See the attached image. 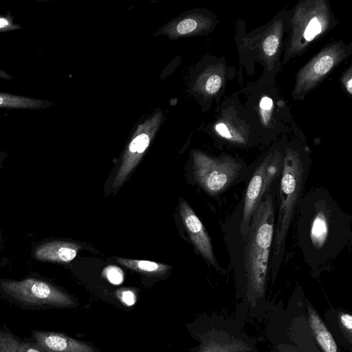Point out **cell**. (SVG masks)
Masks as SVG:
<instances>
[{
    "label": "cell",
    "instance_id": "1",
    "mask_svg": "<svg viewBox=\"0 0 352 352\" xmlns=\"http://www.w3.org/2000/svg\"><path fill=\"white\" fill-rule=\"evenodd\" d=\"M276 200L270 189L255 209L244 239L243 264L252 287L263 289L272 245Z\"/></svg>",
    "mask_w": 352,
    "mask_h": 352
},
{
    "label": "cell",
    "instance_id": "2",
    "mask_svg": "<svg viewBox=\"0 0 352 352\" xmlns=\"http://www.w3.org/2000/svg\"><path fill=\"white\" fill-rule=\"evenodd\" d=\"M307 171L299 154L285 151L282 161L279 205L272 241L270 266L273 273L280 267L285 252L286 239Z\"/></svg>",
    "mask_w": 352,
    "mask_h": 352
},
{
    "label": "cell",
    "instance_id": "3",
    "mask_svg": "<svg viewBox=\"0 0 352 352\" xmlns=\"http://www.w3.org/2000/svg\"><path fill=\"white\" fill-rule=\"evenodd\" d=\"M193 160L195 180L210 195L227 190L242 171V165L228 157L214 158L194 152Z\"/></svg>",
    "mask_w": 352,
    "mask_h": 352
},
{
    "label": "cell",
    "instance_id": "4",
    "mask_svg": "<svg viewBox=\"0 0 352 352\" xmlns=\"http://www.w3.org/2000/svg\"><path fill=\"white\" fill-rule=\"evenodd\" d=\"M1 287L4 292L18 300L30 306L67 307L72 299L53 285L34 278L21 281H6Z\"/></svg>",
    "mask_w": 352,
    "mask_h": 352
},
{
    "label": "cell",
    "instance_id": "5",
    "mask_svg": "<svg viewBox=\"0 0 352 352\" xmlns=\"http://www.w3.org/2000/svg\"><path fill=\"white\" fill-rule=\"evenodd\" d=\"M282 161L281 156L270 155L266 157L254 172L244 197L240 227L243 237L248 232L255 209L273 182L279 176L282 168Z\"/></svg>",
    "mask_w": 352,
    "mask_h": 352
},
{
    "label": "cell",
    "instance_id": "6",
    "mask_svg": "<svg viewBox=\"0 0 352 352\" xmlns=\"http://www.w3.org/2000/svg\"><path fill=\"white\" fill-rule=\"evenodd\" d=\"M340 54L341 51L335 45L316 56L299 73L296 87V94L307 91L324 77L340 59Z\"/></svg>",
    "mask_w": 352,
    "mask_h": 352
},
{
    "label": "cell",
    "instance_id": "7",
    "mask_svg": "<svg viewBox=\"0 0 352 352\" xmlns=\"http://www.w3.org/2000/svg\"><path fill=\"white\" fill-rule=\"evenodd\" d=\"M179 212L189 236L200 254L214 267L218 263L214 256L210 239L200 219L185 201L179 204Z\"/></svg>",
    "mask_w": 352,
    "mask_h": 352
},
{
    "label": "cell",
    "instance_id": "8",
    "mask_svg": "<svg viewBox=\"0 0 352 352\" xmlns=\"http://www.w3.org/2000/svg\"><path fill=\"white\" fill-rule=\"evenodd\" d=\"M153 132L144 131L136 133L123 155L121 164L116 175L113 187L119 188L137 166L152 139Z\"/></svg>",
    "mask_w": 352,
    "mask_h": 352
},
{
    "label": "cell",
    "instance_id": "9",
    "mask_svg": "<svg viewBox=\"0 0 352 352\" xmlns=\"http://www.w3.org/2000/svg\"><path fill=\"white\" fill-rule=\"evenodd\" d=\"M33 337L45 352H94L86 344L63 334L34 331Z\"/></svg>",
    "mask_w": 352,
    "mask_h": 352
},
{
    "label": "cell",
    "instance_id": "10",
    "mask_svg": "<svg viewBox=\"0 0 352 352\" xmlns=\"http://www.w3.org/2000/svg\"><path fill=\"white\" fill-rule=\"evenodd\" d=\"M80 248L81 246L77 243L54 241L38 247L36 250L35 256L42 261L68 263L76 257Z\"/></svg>",
    "mask_w": 352,
    "mask_h": 352
},
{
    "label": "cell",
    "instance_id": "11",
    "mask_svg": "<svg viewBox=\"0 0 352 352\" xmlns=\"http://www.w3.org/2000/svg\"><path fill=\"white\" fill-rule=\"evenodd\" d=\"M327 216L328 213L320 210L317 212L312 219L310 239L313 245L318 250L324 246L330 232V220Z\"/></svg>",
    "mask_w": 352,
    "mask_h": 352
},
{
    "label": "cell",
    "instance_id": "12",
    "mask_svg": "<svg viewBox=\"0 0 352 352\" xmlns=\"http://www.w3.org/2000/svg\"><path fill=\"white\" fill-rule=\"evenodd\" d=\"M117 262L127 268L138 272L151 274L163 275L170 269V266L151 261L117 258Z\"/></svg>",
    "mask_w": 352,
    "mask_h": 352
},
{
    "label": "cell",
    "instance_id": "13",
    "mask_svg": "<svg viewBox=\"0 0 352 352\" xmlns=\"http://www.w3.org/2000/svg\"><path fill=\"white\" fill-rule=\"evenodd\" d=\"M48 106L49 103L45 100L0 93V107L38 109Z\"/></svg>",
    "mask_w": 352,
    "mask_h": 352
},
{
    "label": "cell",
    "instance_id": "14",
    "mask_svg": "<svg viewBox=\"0 0 352 352\" xmlns=\"http://www.w3.org/2000/svg\"><path fill=\"white\" fill-rule=\"evenodd\" d=\"M310 322L318 342L323 350L325 352H337V346L331 334L314 312L310 314Z\"/></svg>",
    "mask_w": 352,
    "mask_h": 352
},
{
    "label": "cell",
    "instance_id": "15",
    "mask_svg": "<svg viewBox=\"0 0 352 352\" xmlns=\"http://www.w3.org/2000/svg\"><path fill=\"white\" fill-rule=\"evenodd\" d=\"M302 28H299L300 36L306 42H310L324 30V16L318 13L310 14Z\"/></svg>",
    "mask_w": 352,
    "mask_h": 352
},
{
    "label": "cell",
    "instance_id": "16",
    "mask_svg": "<svg viewBox=\"0 0 352 352\" xmlns=\"http://www.w3.org/2000/svg\"><path fill=\"white\" fill-rule=\"evenodd\" d=\"M102 275L113 285H120L124 280L123 271L116 265L107 266L102 271Z\"/></svg>",
    "mask_w": 352,
    "mask_h": 352
},
{
    "label": "cell",
    "instance_id": "17",
    "mask_svg": "<svg viewBox=\"0 0 352 352\" xmlns=\"http://www.w3.org/2000/svg\"><path fill=\"white\" fill-rule=\"evenodd\" d=\"M198 27L197 21L192 18H186L180 21L175 27V32L182 35L194 32Z\"/></svg>",
    "mask_w": 352,
    "mask_h": 352
},
{
    "label": "cell",
    "instance_id": "18",
    "mask_svg": "<svg viewBox=\"0 0 352 352\" xmlns=\"http://www.w3.org/2000/svg\"><path fill=\"white\" fill-rule=\"evenodd\" d=\"M279 46V38L276 34L267 36L263 41V49L265 54L269 56L274 55Z\"/></svg>",
    "mask_w": 352,
    "mask_h": 352
},
{
    "label": "cell",
    "instance_id": "19",
    "mask_svg": "<svg viewBox=\"0 0 352 352\" xmlns=\"http://www.w3.org/2000/svg\"><path fill=\"white\" fill-rule=\"evenodd\" d=\"M221 82V78L219 75H211L206 82V91L209 94H216L219 90Z\"/></svg>",
    "mask_w": 352,
    "mask_h": 352
},
{
    "label": "cell",
    "instance_id": "20",
    "mask_svg": "<svg viewBox=\"0 0 352 352\" xmlns=\"http://www.w3.org/2000/svg\"><path fill=\"white\" fill-rule=\"evenodd\" d=\"M21 28L18 24H14L11 16H0V32Z\"/></svg>",
    "mask_w": 352,
    "mask_h": 352
},
{
    "label": "cell",
    "instance_id": "21",
    "mask_svg": "<svg viewBox=\"0 0 352 352\" xmlns=\"http://www.w3.org/2000/svg\"><path fill=\"white\" fill-rule=\"evenodd\" d=\"M215 130L217 133L221 137L229 140L232 139V134L224 123L220 122L217 124L215 125Z\"/></svg>",
    "mask_w": 352,
    "mask_h": 352
},
{
    "label": "cell",
    "instance_id": "22",
    "mask_svg": "<svg viewBox=\"0 0 352 352\" xmlns=\"http://www.w3.org/2000/svg\"><path fill=\"white\" fill-rule=\"evenodd\" d=\"M122 300L127 305H133L135 302V296L131 290H124L121 292Z\"/></svg>",
    "mask_w": 352,
    "mask_h": 352
},
{
    "label": "cell",
    "instance_id": "23",
    "mask_svg": "<svg viewBox=\"0 0 352 352\" xmlns=\"http://www.w3.org/2000/svg\"><path fill=\"white\" fill-rule=\"evenodd\" d=\"M272 100L268 97H264L261 100L260 107L265 111L270 110L272 107Z\"/></svg>",
    "mask_w": 352,
    "mask_h": 352
},
{
    "label": "cell",
    "instance_id": "24",
    "mask_svg": "<svg viewBox=\"0 0 352 352\" xmlns=\"http://www.w3.org/2000/svg\"><path fill=\"white\" fill-rule=\"evenodd\" d=\"M341 322L342 324L349 330L352 329V317L351 315L344 314L341 316Z\"/></svg>",
    "mask_w": 352,
    "mask_h": 352
},
{
    "label": "cell",
    "instance_id": "25",
    "mask_svg": "<svg viewBox=\"0 0 352 352\" xmlns=\"http://www.w3.org/2000/svg\"><path fill=\"white\" fill-rule=\"evenodd\" d=\"M344 82L346 89L348 90L349 94L352 93V80H351V72L349 74V76H346L344 79Z\"/></svg>",
    "mask_w": 352,
    "mask_h": 352
},
{
    "label": "cell",
    "instance_id": "26",
    "mask_svg": "<svg viewBox=\"0 0 352 352\" xmlns=\"http://www.w3.org/2000/svg\"><path fill=\"white\" fill-rule=\"evenodd\" d=\"M22 352H41L38 349L25 344L24 346L22 345Z\"/></svg>",
    "mask_w": 352,
    "mask_h": 352
},
{
    "label": "cell",
    "instance_id": "27",
    "mask_svg": "<svg viewBox=\"0 0 352 352\" xmlns=\"http://www.w3.org/2000/svg\"><path fill=\"white\" fill-rule=\"evenodd\" d=\"M0 78L12 79V76H10L8 74L5 72L4 71L0 69Z\"/></svg>",
    "mask_w": 352,
    "mask_h": 352
}]
</instances>
